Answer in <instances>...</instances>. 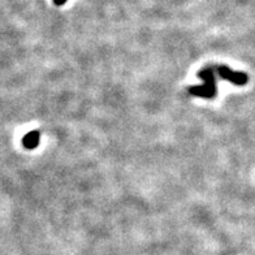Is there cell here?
<instances>
[{"mask_svg": "<svg viewBox=\"0 0 255 255\" xmlns=\"http://www.w3.org/2000/svg\"><path fill=\"white\" fill-rule=\"evenodd\" d=\"M198 77L203 81V85L200 86H190L188 89L189 94L195 97H202L206 99H214L217 95L216 77H215V68L206 66L198 72Z\"/></svg>", "mask_w": 255, "mask_h": 255, "instance_id": "obj_1", "label": "cell"}, {"mask_svg": "<svg viewBox=\"0 0 255 255\" xmlns=\"http://www.w3.org/2000/svg\"><path fill=\"white\" fill-rule=\"evenodd\" d=\"M52 1H54V4H55L56 7H63V5L66 3V0H52Z\"/></svg>", "mask_w": 255, "mask_h": 255, "instance_id": "obj_4", "label": "cell"}, {"mask_svg": "<svg viewBox=\"0 0 255 255\" xmlns=\"http://www.w3.org/2000/svg\"><path fill=\"white\" fill-rule=\"evenodd\" d=\"M39 141H41V133H39V130H33L28 133V134H25V137L22 138V145L28 150H34L35 147H38Z\"/></svg>", "mask_w": 255, "mask_h": 255, "instance_id": "obj_3", "label": "cell"}, {"mask_svg": "<svg viewBox=\"0 0 255 255\" xmlns=\"http://www.w3.org/2000/svg\"><path fill=\"white\" fill-rule=\"evenodd\" d=\"M215 70L217 74L225 81H229L231 83H235L237 86H245L249 82V76L244 72H235L227 65H216Z\"/></svg>", "mask_w": 255, "mask_h": 255, "instance_id": "obj_2", "label": "cell"}]
</instances>
